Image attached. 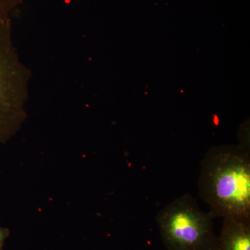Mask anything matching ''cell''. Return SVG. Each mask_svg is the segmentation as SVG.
Here are the masks:
<instances>
[{"label": "cell", "instance_id": "1", "mask_svg": "<svg viewBox=\"0 0 250 250\" xmlns=\"http://www.w3.org/2000/svg\"><path fill=\"white\" fill-rule=\"evenodd\" d=\"M199 195L216 217L250 220V154L241 146L209 149L200 163Z\"/></svg>", "mask_w": 250, "mask_h": 250}, {"label": "cell", "instance_id": "4", "mask_svg": "<svg viewBox=\"0 0 250 250\" xmlns=\"http://www.w3.org/2000/svg\"><path fill=\"white\" fill-rule=\"evenodd\" d=\"M216 250H250V220L224 218Z\"/></svg>", "mask_w": 250, "mask_h": 250}, {"label": "cell", "instance_id": "6", "mask_svg": "<svg viewBox=\"0 0 250 250\" xmlns=\"http://www.w3.org/2000/svg\"><path fill=\"white\" fill-rule=\"evenodd\" d=\"M10 236L9 229L0 226V250H4L5 242Z\"/></svg>", "mask_w": 250, "mask_h": 250}, {"label": "cell", "instance_id": "5", "mask_svg": "<svg viewBox=\"0 0 250 250\" xmlns=\"http://www.w3.org/2000/svg\"><path fill=\"white\" fill-rule=\"evenodd\" d=\"M21 2L22 0H0V18L11 20V16Z\"/></svg>", "mask_w": 250, "mask_h": 250}, {"label": "cell", "instance_id": "2", "mask_svg": "<svg viewBox=\"0 0 250 250\" xmlns=\"http://www.w3.org/2000/svg\"><path fill=\"white\" fill-rule=\"evenodd\" d=\"M31 72L13 38L11 20L0 18V143L17 134L27 118Z\"/></svg>", "mask_w": 250, "mask_h": 250}, {"label": "cell", "instance_id": "3", "mask_svg": "<svg viewBox=\"0 0 250 250\" xmlns=\"http://www.w3.org/2000/svg\"><path fill=\"white\" fill-rule=\"evenodd\" d=\"M211 212L201 209L196 199L186 193L166 205L156 217L167 250H216Z\"/></svg>", "mask_w": 250, "mask_h": 250}]
</instances>
